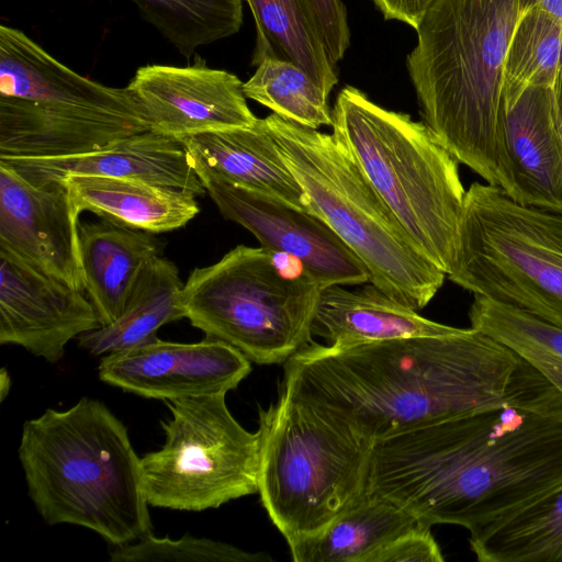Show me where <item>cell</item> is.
<instances>
[{
  "label": "cell",
  "mask_w": 562,
  "mask_h": 562,
  "mask_svg": "<svg viewBox=\"0 0 562 562\" xmlns=\"http://www.w3.org/2000/svg\"><path fill=\"white\" fill-rule=\"evenodd\" d=\"M281 391L375 442L505 406L562 409V393L512 348L470 328L336 349L284 363Z\"/></svg>",
  "instance_id": "cell-1"
},
{
  "label": "cell",
  "mask_w": 562,
  "mask_h": 562,
  "mask_svg": "<svg viewBox=\"0 0 562 562\" xmlns=\"http://www.w3.org/2000/svg\"><path fill=\"white\" fill-rule=\"evenodd\" d=\"M562 485V409L505 405L374 442L367 493L470 532Z\"/></svg>",
  "instance_id": "cell-2"
},
{
  "label": "cell",
  "mask_w": 562,
  "mask_h": 562,
  "mask_svg": "<svg viewBox=\"0 0 562 562\" xmlns=\"http://www.w3.org/2000/svg\"><path fill=\"white\" fill-rule=\"evenodd\" d=\"M533 2L436 0L406 58L422 121L458 162L503 191V67L514 30Z\"/></svg>",
  "instance_id": "cell-3"
},
{
  "label": "cell",
  "mask_w": 562,
  "mask_h": 562,
  "mask_svg": "<svg viewBox=\"0 0 562 562\" xmlns=\"http://www.w3.org/2000/svg\"><path fill=\"white\" fill-rule=\"evenodd\" d=\"M18 453L29 496L47 525L83 527L113 547L150 532L140 458L102 402L83 396L26 420Z\"/></svg>",
  "instance_id": "cell-4"
},
{
  "label": "cell",
  "mask_w": 562,
  "mask_h": 562,
  "mask_svg": "<svg viewBox=\"0 0 562 562\" xmlns=\"http://www.w3.org/2000/svg\"><path fill=\"white\" fill-rule=\"evenodd\" d=\"M331 116L333 135L418 249L448 274L467 192L459 162L423 121L386 110L355 87L340 90Z\"/></svg>",
  "instance_id": "cell-5"
},
{
  "label": "cell",
  "mask_w": 562,
  "mask_h": 562,
  "mask_svg": "<svg viewBox=\"0 0 562 562\" xmlns=\"http://www.w3.org/2000/svg\"><path fill=\"white\" fill-rule=\"evenodd\" d=\"M265 119L311 212L362 261L373 285L415 311L424 308L447 274L418 249L340 142L274 113Z\"/></svg>",
  "instance_id": "cell-6"
},
{
  "label": "cell",
  "mask_w": 562,
  "mask_h": 562,
  "mask_svg": "<svg viewBox=\"0 0 562 562\" xmlns=\"http://www.w3.org/2000/svg\"><path fill=\"white\" fill-rule=\"evenodd\" d=\"M258 429V493L288 544L366 493L373 441L282 391L260 411Z\"/></svg>",
  "instance_id": "cell-7"
},
{
  "label": "cell",
  "mask_w": 562,
  "mask_h": 562,
  "mask_svg": "<svg viewBox=\"0 0 562 562\" xmlns=\"http://www.w3.org/2000/svg\"><path fill=\"white\" fill-rule=\"evenodd\" d=\"M279 255L244 245L191 271L181 302L205 337L224 341L258 364L285 363L313 342L321 288L302 270L284 272Z\"/></svg>",
  "instance_id": "cell-8"
},
{
  "label": "cell",
  "mask_w": 562,
  "mask_h": 562,
  "mask_svg": "<svg viewBox=\"0 0 562 562\" xmlns=\"http://www.w3.org/2000/svg\"><path fill=\"white\" fill-rule=\"evenodd\" d=\"M450 281L562 328V213L525 205L499 187L465 192Z\"/></svg>",
  "instance_id": "cell-9"
},
{
  "label": "cell",
  "mask_w": 562,
  "mask_h": 562,
  "mask_svg": "<svg viewBox=\"0 0 562 562\" xmlns=\"http://www.w3.org/2000/svg\"><path fill=\"white\" fill-rule=\"evenodd\" d=\"M225 396L166 401L165 442L140 458L149 506L203 512L258 492L260 431L245 429Z\"/></svg>",
  "instance_id": "cell-10"
},
{
  "label": "cell",
  "mask_w": 562,
  "mask_h": 562,
  "mask_svg": "<svg viewBox=\"0 0 562 562\" xmlns=\"http://www.w3.org/2000/svg\"><path fill=\"white\" fill-rule=\"evenodd\" d=\"M203 184L223 217L248 229L266 250L293 259L321 289L370 281L362 261L316 214L227 182Z\"/></svg>",
  "instance_id": "cell-11"
},
{
  "label": "cell",
  "mask_w": 562,
  "mask_h": 562,
  "mask_svg": "<svg viewBox=\"0 0 562 562\" xmlns=\"http://www.w3.org/2000/svg\"><path fill=\"white\" fill-rule=\"evenodd\" d=\"M79 215L61 180L32 181L0 161V252L85 292Z\"/></svg>",
  "instance_id": "cell-12"
},
{
  "label": "cell",
  "mask_w": 562,
  "mask_h": 562,
  "mask_svg": "<svg viewBox=\"0 0 562 562\" xmlns=\"http://www.w3.org/2000/svg\"><path fill=\"white\" fill-rule=\"evenodd\" d=\"M250 360L235 347L205 337L199 342H173L158 337L103 356L101 381L135 395L172 401L226 394L251 371Z\"/></svg>",
  "instance_id": "cell-13"
},
{
  "label": "cell",
  "mask_w": 562,
  "mask_h": 562,
  "mask_svg": "<svg viewBox=\"0 0 562 562\" xmlns=\"http://www.w3.org/2000/svg\"><path fill=\"white\" fill-rule=\"evenodd\" d=\"M240 79L211 68L196 56L186 67H139L126 86L150 124V131L180 139L206 132L249 127L250 111Z\"/></svg>",
  "instance_id": "cell-14"
},
{
  "label": "cell",
  "mask_w": 562,
  "mask_h": 562,
  "mask_svg": "<svg viewBox=\"0 0 562 562\" xmlns=\"http://www.w3.org/2000/svg\"><path fill=\"white\" fill-rule=\"evenodd\" d=\"M101 327L83 291L0 252V344L56 363L67 344Z\"/></svg>",
  "instance_id": "cell-15"
},
{
  "label": "cell",
  "mask_w": 562,
  "mask_h": 562,
  "mask_svg": "<svg viewBox=\"0 0 562 562\" xmlns=\"http://www.w3.org/2000/svg\"><path fill=\"white\" fill-rule=\"evenodd\" d=\"M0 95L81 115L132 122L150 130L125 88L79 75L19 29L0 25Z\"/></svg>",
  "instance_id": "cell-16"
},
{
  "label": "cell",
  "mask_w": 562,
  "mask_h": 562,
  "mask_svg": "<svg viewBox=\"0 0 562 562\" xmlns=\"http://www.w3.org/2000/svg\"><path fill=\"white\" fill-rule=\"evenodd\" d=\"M501 145L505 193L525 204L562 213V143L551 86H531L502 100Z\"/></svg>",
  "instance_id": "cell-17"
},
{
  "label": "cell",
  "mask_w": 562,
  "mask_h": 562,
  "mask_svg": "<svg viewBox=\"0 0 562 562\" xmlns=\"http://www.w3.org/2000/svg\"><path fill=\"white\" fill-rule=\"evenodd\" d=\"M32 181L91 176L144 181L203 195L206 190L183 146L147 131L90 153L65 157L0 158Z\"/></svg>",
  "instance_id": "cell-18"
},
{
  "label": "cell",
  "mask_w": 562,
  "mask_h": 562,
  "mask_svg": "<svg viewBox=\"0 0 562 562\" xmlns=\"http://www.w3.org/2000/svg\"><path fill=\"white\" fill-rule=\"evenodd\" d=\"M177 140L187 150L202 183L227 182L311 212L307 196L281 157L266 119H258L249 127L206 132Z\"/></svg>",
  "instance_id": "cell-19"
},
{
  "label": "cell",
  "mask_w": 562,
  "mask_h": 562,
  "mask_svg": "<svg viewBox=\"0 0 562 562\" xmlns=\"http://www.w3.org/2000/svg\"><path fill=\"white\" fill-rule=\"evenodd\" d=\"M149 128L0 95V158L81 155Z\"/></svg>",
  "instance_id": "cell-20"
},
{
  "label": "cell",
  "mask_w": 562,
  "mask_h": 562,
  "mask_svg": "<svg viewBox=\"0 0 562 562\" xmlns=\"http://www.w3.org/2000/svg\"><path fill=\"white\" fill-rule=\"evenodd\" d=\"M456 327L420 316L379 288L348 290L335 284L321 289L312 335L336 349L396 338L442 335Z\"/></svg>",
  "instance_id": "cell-21"
},
{
  "label": "cell",
  "mask_w": 562,
  "mask_h": 562,
  "mask_svg": "<svg viewBox=\"0 0 562 562\" xmlns=\"http://www.w3.org/2000/svg\"><path fill=\"white\" fill-rule=\"evenodd\" d=\"M79 241L85 292L105 326L122 314L140 272L160 256L161 246L150 232L104 218L79 224Z\"/></svg>",
  "instance_id": "cell-22"
},
{
  "label": "cell",
  "mask_w": 562,
  "mask_h": 562,
  "mask_svg": "<svg viewBox=\"0 0 562 562\" xmlns=\"http://www.w3.org/2000/svg\"><path fill=\"white\" fill-rule=\"evenodd\" d=\"M61 180L79 213L89 211L111 222L166 233L187 225L199 213L192 192L144 181L91 176Z\"/></svg>",
  "instance_id": "cell-23"
},
{
  "label": "cell",
  "mask_w": 562,
  "mask_h": 562,
  "mask_svg": "<svg viewBox=\"0 0 562 562\" xmlns=\"http://www.w3.org/2000/svg\"><path fill=\"white\" fill-rule=\"evenodd\" d=\"M422 526L412 513L366 491L325 528L288 546L294 562H368L376 550Z\"/></svg>",
  "instance_id": "cell-24"
},
{
  "label": "cell",
  "mask_w": 562,
  "mask_h": 562,
  "mask_svg": "<svg viewBox=\"0 0 562 562\" xmlns=\"http://www.w3.org/2000/svg\"><path fill=\"white\" fill-rule=\"evenodd\" d=\"M182 289L177 266L160 256L153 257L122 314L111 324L80 335L79 347L93 356H108L156 338L161 326L186 317Z\"/></svg>",
  "instance_id": "cell-25"
},
{
  "label": "cell",
  "mask_w": 562,
  "mask_h": 562,
  "mask_svg": "<svg viewBox=\"0 0 562 562\" xmlns=\"http://www.w3.org/2000/svg\"><path fill=\"white\" fill-rule=\"evenodd\" d=\"M481 562H562V485L470 532Z\"/></svg>",
  "instance_id": "cell-26"
},
{
  "label": "cell",
  "mask_w": 562,
  "mask_h": 562,
  "mask_svg": "<svg viewBox=\"0 0 562 562\" xmlns=\"http://www.w3.org/2000/svg\"><path fill=\"white\" fill-rule=\"evenodd\" d=\"M256 24L251 65L267 58L291 61L328 94L338 82L307 0H246Z\"/></svg>",
  "instance_id": "cell-27"
},
{
  "label": "cell",
  "mask_w": 562,
  "mask_h": 562,
  "mask_svg": "<svg viewBox=\"0 0 562 562\" xmlns=\"http://www.w3.org/2000/svg\"><path fill=\"white\" fill-rule=\"evenodd\" d=\"M471 327L512 348L562 393V328L517 307L474 295Z\"/></svg>",
  "instance_id": "cell-28"
},
{
  "label": "cell",
  "mask_w": 562,
  "mask_h": 562,
  "mask_svg": "<svg viewBox=\"0 0 562 562\" xmlns=\"http://www.w3.org/2000/svg\"><path fill=\"white\" fill-rule=\"evenodd\" d=\"M140 18L182 56L236 34L243 24L241 0H132Z\"/></svg>",
  "instance_id": "cell-29"
},
{
  "label": "cell",
  "mask_w": 562,
  "mask_h": 562,
  "mask_svg": "<svg viewBox=\"0 0 562 562\" xmlns=\"http://www.w3.org/2000/svg\"><path fill=\"white\" fill-rule=\"evenodd\" d=\"M562 64V19L533 2L517 23L503 67L502 100L531 86L553 87Z\"/></svg>",
  "instance_id": "cell-30"
},
{
  "label": "cell",
  "mask_w": 562,
  "mask_h": 562,
  "mask_svg": "<svg viewBox=\"0 0 562 562\" xmlns=\"http://www.w3.org/2000/svg\"><path fill=\"white\" fill-rule=\"evenodd\" d=\"M243 91L246 98L300 125L315 130L333 125L329 94L291 61L265 59L243 83Z\"/></svg>",
  "instance_id": "cell-31"
},
{
  "label": "cell",
  "mask_w": 562,
  "mask_h": 562,
  "mask_svg": "<svg viewBox=\"0 0 562 562\" xmlns=\"http://www.w3.org/2000/svg\"><path fill=\"white\" fill-rule=\"evenodd\" d=\"M112 562L193 561V562H265L266 553H251L232 544L189 535L172 540L157 538L151 531L131 543L114 547Z\"/></svg>",
  "instance_id": "cell-32"
},
{
  "label": "cell",
  "mask_w": 562,
  "mask_h": 562,
  "mask_svg": "<svg viewBox=\"0 0 562 562\" xmlns=\"http://www.w3.org/2000/svg\"><path fill=\"white\" fill-rule=\"evenodd\" d=\"M326 53L334 66L350 44L347 10L340 0H307Z\"/></svg>",
  "instance_id": "cell-33"
},
{
  "label": "cell",
  "mask_w": 562,
  "mask_h": 562,
  "mask_svg": "<svg viewBox=\"0 0 562 562\" xmlns=\"http://www.w3.org/2000/svg\"><path fill=\"white\" fill-rule=\"evenodd\" d=\"M441 550L429 527L411 530L376 550L368 562H442Z\"/></svg>",
  "instance_id": "cell-34"
},
{
  "label": "cell",
  "mask_w": 562,
  "mask_h": 562,
  "mask_svg": "<svg viewBox=\"0 0 562 562\" xmlns=\"http://www.w3.org/2000/svg\"><path fill=\"white\" fill-rule=\"evenodd\" d=\"M385 20H396L417 29L436 0H372Z\"/></svg>",
  "instance_id": "cell-35"
},
{
  "label": "cell",
  "mask_w": 562,
  "mask_h": 562,
  "mask_svg": "<svg viewBox=\"0 0 562 562\" xmlns=\"http://www.w3.org/2000/svg\"><path fill=\"white\" fill-rule=\"evenodd\" d=\"M553 93L555 100L558 131L562 143V64L553 83Z\"/></svg>",
  "instance_id": "cell-36"
},
{
  "label": "cell",
  "mask_w": 562,
  "mask_h": 562,
  "mask_svg": "<svg viewBox=\"0 0 562 562\" xmlns=\"http://www.w3.org/2000/svg\"><path fill=\"white\" fill-rule=\"evenodd\" d=\"M10 386H11L10 375H9L8 371L5 370V368H2L1 369V374H0V395H1V401H3L7 397V395L9 394Z\"/></svg>",
  "instance_id": "cell-37"
}]
</instances>
